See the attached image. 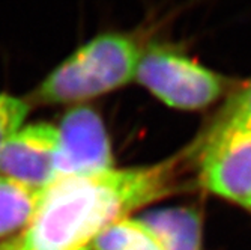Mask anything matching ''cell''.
<instances>
[{"mask_svg":"<svg viewBox=\"0 0 251 250\" xmlns=\"http://www.w3.org/2000/svg\"><path fill=\"white\" fill-rule=\"evenodd\" d=\"M184 165L180 154L153 166L56 179L17 235L20 250H92L113 223L176 192Z\"/></svg>","mask_w":251,"mask_h":250,"instance_id":"1","label":"cell"},{"mask_svg":"<svg viewBox=\"0 0 251 250\" xmlns=\"http://www.w3.org/2000/svg\"><path fill=\"white\" fill-rule=\"evenodd\" d=\"M155 29L107 30L81 44L32 94L38 104H73L116 90L135 77L142 52Z\"/></svg>","mask_w":251,"mask_h":250,"instance_id":"2","label":"cell"},{"mask_svg":"<svg viewBox=\"0 0 251 250\" xmlns=\"http://www.w3.org/2000/svg\"><path fill=\"white\" fill-rule=\"evenodd\" d=\"M134 80L177 110H201L226 97L235 80L199 62L179 41L155 35L142 52Z\"/></svg>","mask_w":251,"mask_h":250,"instance_id":"3","label":"cell"},{"mask_svg":"<svg viewBox=\"0 0 251 250\" xmlns=\"http://www.w3.org/2000/svg\"><path fill=\"white\" fill-rule=\"evenodd\" d=\"M187 163L209 193L248 207L251 203V131L235 133L203 148L188 146Z\"/></svg>","mask_w":251,"mask_h":250,"instance_id":"4","label":"cell"},{"mask_svg":"<svg viewBox=\"0 0 251 250\" xmlns=\"http://www.w3.org/2000/svg\"><path fill=\"white\" fill-rule=\"evenodd\" d=\"M57 179L113 169L108 134L100 113L92 107L77 106L68 110L57 127Z\"/></svg>","mask_w":251,"mask_h":250,"instance_id":"5","label":"cell"},{"mask_svg":"<svg viewBox=\"0 0 251 250\" xmlns=\"http://www.w3.org/2000/svg\"><path fill=\"white\" fill-rule=\"evenodd\" d=\"M57 127L39 122L21 127L0 146V176L45 190L57 179Z\"/></svg>","mask_w":251,"mask_h":250,"instance_id":"6","label":"cell"},{"mask_svg":"<svg viewBox=\"0 0 251 250\" xmlns=\"http://www.w3.org/2000/svg\"><path fill=\"white\" fill-rule=\"evenodd\" d=\"M139 219L156 237L161 250H203L201 216L193 207L151 210Z\"/></svg>","mask_w":251,"mask_h":250,"instance_id":"7","label":"cell"},{"mask_svg":"<svg viewBox=\"0 0 251 250\" xmlns=\"http://www.w3.org/2000/svg\"><path fill=\"white\" fill-rule=\"evenodd\" d=\"M242 131H251V79L235 83L191 148L208 146L226 136Z\"/></svg>","mask_w":251,"mask_h":250,"instance_id":"8","label":"cell"},{"mask_svg":"<svg viewBox=\"0 0 251 250\" xmlns=\"http://www.w3.org/2000/svg\"><path fill=\"white\" fill-rule=\"evenodd\" d=\"M44 190L0 176V238L23 231L32 220Z\"/></svg>","mask_w":251,"mask_h":250,"instance_id":"9","label":"cell"},{"mask_svg":"<svg viewBox=\"0 0 251 250\" xmlns=\"http://www.w3.org/2000/svg\"><path fill=\"white\" fill-rule=\"evenodd\" d=\"M92 250H161V246L140 219L125 217L107 228Z\"/></svg>","mask_w":251,"mask_h":250,"instance_id":"10","label":"cell"},{"mask_svg":"<svg viewBox=\"0 0 251 250\" xmlns=\"http://www.w3.org/2000/svg\"><path fill=\"white\" fill-rule=\"evenodd\" d=\"M30 104L9 94H0V146L25 124Z\"/></svg>","mask_w":251,"mask_h":250,"instance_id":"11","label":"cell"},{"mask_svg":"<svg viewBox=\"0 0 251 250\" xmlns=\"http://www.w3.org/2000/svg\"><path fill=\"white\" fill-rule=\"evenodd\" d=\"M0 250H20L17 237H12L9 240H5V241L0 243Z\"/></svg>","mask_w":251,"mask_h":250,"instance_id":"12","label":"cell"},{"mask_svg":"<svg viewBox=\"0 0 251 250\" xmlns=\"http://www.w3.org/2000/svg\"><path fill=\"white\" fill-rule=\"evenodd\" d=\"M248 208H251V203H250V205H248Z\"/></svg>","mask_w":251,"mask_h":250,"instance_id":"13","label":"cell"}]
</instances>
